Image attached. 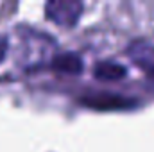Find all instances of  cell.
<instances>
[{
    "instance_id": "cell-2",
    "label": "cell",
    "mask_w": 154,
    "mask_h": 152,
    "mask_svg": "<svg viewBox=\"0 0 154 152\" xmlns=\"http://www.w3.org/2000/svg\"><path fill=\"white\" fill-rule=\"evenodd\" d=\"M45 11L48 20L56 22L57 25L70 27L79 20L82 13V4L81 2H48Z\"/></svg>"
},
{
    "instance_id": "cell-6",
    "label": "cell",
    "mask_w": 154,
    "mask_h": 152,
    "mask_svg": "<svg viewBox=\"0 0 154 152\" xmlns=\"http://www.w3.org/2000/svg\"><path fill=\"white\" fill-rule=\"evenodd\" d=\"M5 50H7V39L4 38V36H0V61L5 56Z\"/></svg>"
},
{
    "instance_id": "cell-4",
    "label": "cell",
    "mask_w": 154,
    "mask_h": 152,
    "mask_svg": "<svg viewBox=\"0 0 154 152\" xmlns=\"http://www.w3.org/2000/svg\"><path fill=\"white\" fill-rule=\"evenodd\" d=\"M93 72H95L97 79H102V81H118V79L125 77V74H127L125 68L115 61H100L95 65Z\"/></svg>"
},
{
    "instance_id": "cell-3",
    "label": "cell",
    "mask_w": 154,
    "mask_h": 152,
    "mask_svg": "<svg viewBox=\"0 0 154 152\" xmlns=\"http://www.w3.org/2000/svg\"><path fill=\"white\" fill-rule=\"evenodd\" d=\"M129 56L140 68H143L149 74H154V45L138 39L129 47Z\"/></svg>"
},
{
    "instance_id": "cell-5",
    "label": "cell",
    "mask_w": 154,
    "mask_h": 152,
    "mask_svg": "<svg viewBox=\"0 0 154 152\" xmlns=\"http://www.w3.org/2000/svg\"><path fill=\"white\" fill-rule=\"evenodd\" d=\"M54 68L65 74H79L82 70V61L77 54H61L54 59Z\"/></svg>"
},
{
    "instance_id": "cell-1",
    "label": "cell",
    "mask_w": 154,
    "mask_h": 152,
    "mask_svg": "<svg viewBox=\"0 0 154 152\" xmlns=\"http://www.w3.org/2000/svg\"><path fill=\"white\" fill-rule=\"evenodd\" d=\"M81 102L91 109L99 111H116V109H127L134 102L133 99L116 95V93H108V91H99V93H90L81 99Z\"/></svg>"
}]
</instances>
